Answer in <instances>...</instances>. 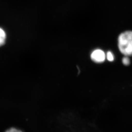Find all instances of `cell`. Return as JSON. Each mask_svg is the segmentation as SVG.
<instances>
[{"instance_id":"cell-1","label":"cell","mask_w":132,"mask_h":132,"mask_svg":"<svg viewBox=\"0 0 132 132\" xmlns=\"http://www.w3.org/2000/svg\"><path fill=\"white\" fill-rule=\"evenodd\" d=\"M118 47L121 54L125 56H132V31L127 30L118 36Z\"/></svg>"},{"instance_id":"cell-2","label":"cell","mask_w":132,"mask_h":132,"mask_svg":"<svg viewBox=\"0 0 132 132\" xmlns=\"http://www.w3.org/2000/svg\"><path fill=\"white\" fill-rule=\"evenodd\" d=\"M105 54L104 51L101 49L94 51L91 54V59L94 62L100 63L103 62L105 60Z\"/></svg>"},{"instance_id":"cell-3","label":"cell","mask_w":132,"mask_h":132,"mask_svg":"<svg viewBox=\"0 0 132 132\" xmlns=\"http://www.w3.org/2000/svg\"><path fill=\"white\" fill-rule=\"evenodd\" d=\"M6 39V34L3 29L0 28V47L5 44Z\"/></svg>"},{"instance_id":"cell-4","label":"cell","mask_w":132,"mask_h":132,"mask_svg":"<svg viewBox=\"0 0 132 132\" xmlns=\"http://www.w3.org/2000/svg\"><path fill=\"white\" fill-rule=\"evenodd\" d=\"M5 132H23L20 129L16 127H10L8 129L5 131Z\"/></svg>"},{"instance_id":"cell-5","label":"cell","mask_w":132,"mask_h":132,"mask_svg":"<svg viewBox=\"0 0 132 132\" xmlns=\"http://www.w3.org/2000/svg\"><path fill=\"white\" fill-rule=\"evenodd\" d=\"M130 60L128 56H125L122 59V63L125 65H128L130 64Z\"/></svg>"},{"instance_id":"cell-6","label":"cell","mask_w":132,"mask_h":132,"mask_svg":"<svg viewBox=\"0 0 132 132\" xmlns=\"http://www.w3.org/2000/svg\"><path fill=\"white\" fill-rule=\"evenodd\" d=\"M107 59L108 61H110V62H112L114 60V57L113 54L110 51H108L107 53Z\"/></svg>"}]
</instances>
